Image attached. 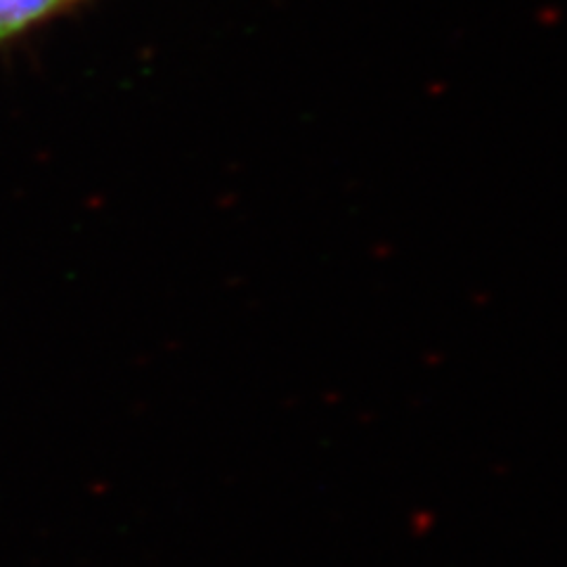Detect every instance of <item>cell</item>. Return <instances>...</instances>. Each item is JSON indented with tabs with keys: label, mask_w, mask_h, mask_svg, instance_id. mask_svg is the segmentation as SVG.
Masks as SVG:
<instances>
[{
	"label": "cell",
	"mask_w": 567,
	"mask_h": 567,
	"mask_svg": "<svg viewBox=\"0 0 567 567\" xmlns=\"http://www.w3.org/2000/svg\"><path fill=\"white\" fill-rule=\"evenodd\" d=\"M85 0H0V48L79 10Z\"/></svg>",
	"instance_id": "obj_1"
}]
</instances>
